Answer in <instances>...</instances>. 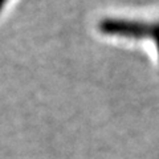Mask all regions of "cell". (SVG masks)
Returning a JSON list of instances; mask_svg holds the SVG:
<instances>
[{"label": "cell", "instance_id": "cell-1", "mask_svg": "<svg viewBox=\"0 0 159 159\" xmlns=\"http://www.w3.org/2000/svg\"><path fill=\"white\" fill-rule=\"evenodd\" d=\"M102 33L127 39H148L154 43L159 60V20L103 17L98 23Z\"/></svg>", "mask_w": 159, "mask_h": 159}, {"label": "cell", "instance_id": "cell-2", "mask_svg": "<svg viewBox=\"0 0 159 159\" xmlns=\"http://www.w3.org/2000/svg\"><path fill=\"white\" fill-rule=\"evenodd\" d=\"M7 2H8V0H0V12H2V9H3L4 6L7 4Z\"/></svg>", "mask_w": 159, "mask_h": 159}]
</instances>
